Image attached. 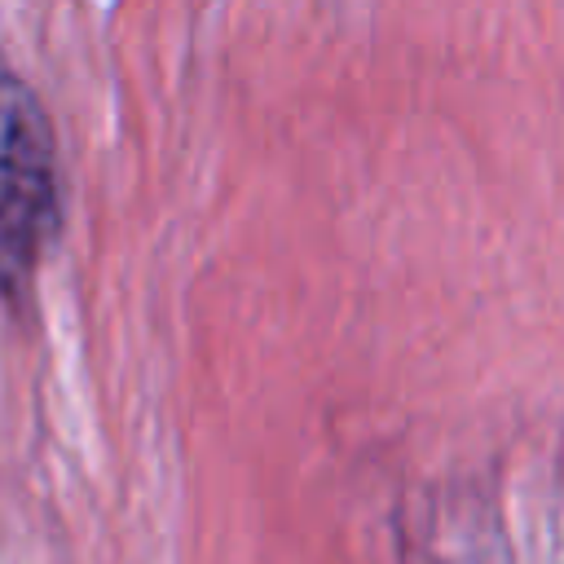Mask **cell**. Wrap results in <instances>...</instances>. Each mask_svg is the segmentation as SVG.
Returning a JSON list of instances; mask_svg holds the SVG:
<instances>
[{
	"label": "cell",
	"instance_id": "cell-1",
	"mask_svg": "<svg viewBox=\"0 0 564 564\" xmlns=\"http://www.w3.org/2000/svg\"><path fill=\"white\" fill-rule=\"evenodd\" d=\"M62 225L57 145L35 88L0 70V295L26 300L40 256Z\"/></svg>",
	"mask_w": 564,
	"mask_h": 564
}]
</instances>
